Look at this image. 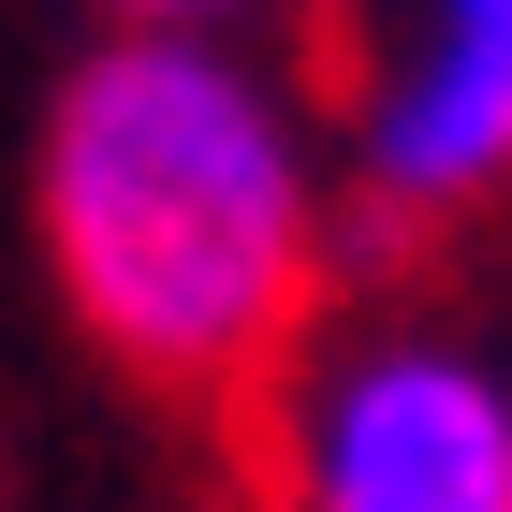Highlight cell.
<instances>
[{
    "instance_id": "cell-4",
    "label": "cell",
    "mask_w": 512,
    "mask_h": 512,
    "mask_svg": "<svg viewBox=\"0 0 512 512\" xmlns=\"http://www.w3.org/2000/svg\"><path fill=\"white\" fill-rule=\"evenodd\" d=\"M118 15H161V30H249V15H278V0H118Z\"/></svg>"
},
{
    "instance_id": "cell-3",
    "label": "cell",
    "mask_w": 512,
    "mask_h": 512,
    "mask_svg": "<svg viewBox=\"0 0 512 512\" xmlns=\"http://www.w3.org/2000/svg\"><path fill=\"white\" fill-rule=\"evenodd\" d=\"M322 74L381 220H469L512 191V0H322Z\"/></svg>"
},
{
    "instance_id": "cell-1",
    "label": "cell",
    "mask_w": 512,
    "mask_h": 512,
    "mask_svg": "<svg viewBox=\"0 0 512 512\" xmlns=\"http://www.w3.org/2000/svg\"><path fill=\"white\" fill-rule=\"evenodd\" d=\"M44 264L132 381L249 395L322 293V147L293 74L249 59V30L118 15L44 118Z\"/></svg>"
},
{
    "instance_id": "cell-2",
    "label": "cell",
    "mask_w": 512,
    "mask_h": 512,
    "mask_svg": "<svg viewBox=\"0 0 512 512\" xmlns=\"http://www.w3.org/2000/svg\"><path fill=\"white\" fill-rule=\"evenodd\" d=\"M278 512H512V381L439 322H337L264 366Z\"/></svg>"
}]
</instances>
